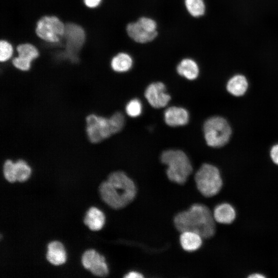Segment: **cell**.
Wrapping results in <instances>:
<instances>
[{
	"label": "cell",
	"instance_id": "27",
	"mask_svg": "<svg viewBox=\"0 0 278 278\" xmlns=\"http://www.w3.org/2000/svg\"><path fill=\"white\" fill-rule=\"evenodd\" d=\"M124 277L126 278H142L144 275L137 271H130L127 273Z\"/></svg>",
	"mask_w": 278,
	"mask_h": 278
},
{
	"label": "cell",
	"instance_id": "29",
	"mask_svg": "<svg viewBox=\"0 0 278 278\" xmlns=\"http://www.w3.org/2000/svg\"><path fill=\"white\" fill-rule=\"evenodd\" d=\"M39 72H42L41 71H39ZM42 73H45V72H42ZM50 74H55V73H50ZM61 75H63V74H61Z\"/></svg>",
	"mask_w": 278,
	"mask_h": 278
},
{
	"label": "cell",
	"instance_id": "23",
	"mask_svg": "<svg viewBox=\"0 0 278 278\" xmlns=\"http://www.w3.org/2000/svg\"><path fill=\"white\" fill-rule=\"evenodd\" d=\"M126 112L131 117H136L140 116L142 111V105L137 99L130 100L126 106Z\"/></svg>",
	"mask_w": 278,
	"mask_h": 278
},
{
	"label": "cell",
	"instance_id": "6",
	"mask_svg": "<svg viewBox=\"0 0 278 278\" xmlns=\"http://www.w3.org/2000/svg\"><path fill=\"white\" fill-rule=\"evenodd\" d=\"M125 31L134 42L139 44L148 43L158 36V23L152 18L142 16L136 21L127 23Z\"/></svg>",
	"mask_w": 278,
	"mask_h": 278
},
{
	"label": "cell",
	"instance_id": "2",
	"mask_svg": "<svg viewBox=\"0 0 278 278\" xmlns=\"http://www.w3.org/2000/svg\"><path fill=\"white\" fill-rule=\"evenodd\" d=\"M215 222L213 212L207 206L200 203L193 204L187 210L178 213L173 218L174 225L179 232H194L204 239L214 236Z\"/></svg>",
	"mask_w": 278,
	"mask_h": 278
},
{
	"label": "cell",
	"instance_id": "10",
	"mask_svg": "<svg viewBox=\"0 0 278 278\" xmlns=\"http://www.w3.org/2000/svg\"><path fill=\"white\" fill-rule=\"evenodd\" d=\"M145 96L148 103L154 108L165 107L171 99L166 92L165 84L161 82L150 84L145 91Z\"/></svg>",
	"mask_w": 278,
	"mask_h": 278
},
{
	"label": "cell",
	"instance_id": "9",
	"mask_svg": "<svg viewBox=\"0 0 278 278\" xmlns=\"http://www.w3.org/2000/svg\"><path fill=\"white\" fill-rule=\"evenodd\" d=\"M81 262L84 268L95 276L105 277L109 273L105 257L94 249L88 250L83 253Z\"/></svg>",
	"mask_w": 278,
	"mask_h": 278
},
{
	"label": "cell",
	"instance_id": "18",
	"mask_svg": "<svg viewBox=\"0 0 278 278\" xmlns=\"http://www.w3.org/2000/svg\"><path fill=\"white\" fill-rule=\"evenodd\" d=\"M26 62L31 63L39 56L37 47L30 43H24L18 45L14 49L13 56Z\"/></svg>",
	"mask_w": 278,
	"mask_h": 278
},
{
	"label": "cell",
	"instance_id": "22",
	"mask_svg": "<svg viewBox=\"0 0 278 278\" xmlns=\"http://www.w3.org/2000/svg\"><path fill=\"white\" fill-rule=\"evenodd\" d=\"M14 53V47L10 42L6 40H0V63L11 60Z\"/></svg>",
	"mask_w": 278,
	"mask_h": 278
},
{
	"label": "cell",
	"instance_id": "11",
	"mask_svg": "<svg viewBox=\"0 0 278 278\" xmlns=\"http://www.w3.org/2000/svg\"><path fill=\"white\" fill-rule=\"evenodd\" d=\"M189 113L184 108L172 106L167 108L164 112L166 124L171 127L182 126L189 121Z\"/></svg>",
	"mask_w": 278,
	"mask_h": 278
},
{
	"label": "cell",
	"instance_id": "20",
	"mask_svg": "<svg viewBox=\"0 0 278 278\" xmlns=\"http://www.w3.org/2000/svg\"><path fill=\"white\" fill-rule=\"evenodd\" d=\"M184 5L188 13L198 18L204 15L206 5L204 0H184Z\"/></svg>",
	"mask_w": 278,
	"mask_h": 278
},
{
	"label": "cell",
	"instance_id": "13",
	"mask_svg": "<svg viewBox=\"0 0 278 278\" xmlns=\"http://www.w3.org/2000/svg\"><path fill=\"white\" fill-rule=\"evenodd\" d=\"M213 214L216 222L227 224L232 223L235 220L236 212L231 204L222 203L215 206Z\"/></svg>",
	"mask_w": 278,
	"mask_h": 278
},
{
	"label": "cell",
	"instance_id": "19",
	"mask_svg": "<svg viewBox=\"0 0 278 278\" xmlns=\"http://www.w3.org/2000/svg\"><path fill=\"white\" fill-rule=\"evenodd\" d=\"M248 86V81L244 76L236 75L228 81L227 89L228 91L233 95L240 96L246 93Z\"/></svg>",
	"mask_w": 278,
	"mask_h": 278
},
{
	"label": "cell",
	"instance_id": "14",
	"mask_svg": "<svg viewBox=\"0 0 278 278\" xmlns=\"http://www.w3.org/2000/svg\"><path fill=\"white\" fill-rule=\"evenodd\" d=\"M47 260L51 264L58 266L66 260V252L63 245L58 241H53L47 245Z\"/></svg>",
	"mask_w": 278,
	"mask_h": 278
},
{
	"label": "cell",
	"instance_id": "16",
	"mask_svg": "<svg viewBox=\"0 0 278 278\" xmlns=\"http://www.w3.org/2000/svg\"><path fill=\"white\" fill-rule=\"evenodd\" d=\"M202 236L192 231L181 233L179 241L182 248L187 252H193L199 249L202 245Z\"/></svg>",
	"mask_w": 278,
	"mask_h": 278
},
{
	"label": "cell",
	"instance_id": "24",
	"mask_svg": "<svg viewBox=\"0 0 278 278\" xmlns=\"http://www.w3.org/2000/svg\"><path fill=\"white\" fill-rule=\"evenodd\" d=\"M3 173L6 180L13 183L16 180L15 164L10 160L5 161L3 165Z\"/></svg>",
	"mask_w": 278,
	"mask_h": 278
},
{
	"label": "cell",
	"instance_id": "25",
	"mask_svg": "<svg viewBox=\"0 0 278 278\" xmlns=\"http://www.w3.org/2000/svg\"><path fill=\"white\" fill-rule=\"evenodd\" d=\"M270 157L273 163L278 165V144L272 147L270 150Z\"/></svg>",
	"mask_w": 278,
	"mask_h": 278
},
{
	"label": "cell",
	"instance_id": "7",
	"mask_svg": "<svg viewBox=\"0 0 278 278\" xmlns=\"http://www.w3.org/2000/svg\"><path fill=\"white\" fill-rule=\"evenodd\" d=\"M203 132L207 144L214 148L225 145L231 135L229 124L224 118L219 116L207 119L203 125Z\"/></svg>",
	"mask_w": 278,
	"mask_h": 278
},
{
	"label": "cell",
	"instance_id": "26",
	"mask_svg": "<svg viewBox=\"0 0 278 278\" xmlns=\"http://www.w3.org/2000/svg\"><path fill=\"white\" fill-rule=\"evenodd\" d=\"M83 1L86 7L90 8H94L98 7L102 0H83Z\"/></svg>",
	"mask_w": 278,
	"mask_h": 278
},
{
	"label": "cell",
	"instance_id": "4",
	"mask_svg": "<svg viewBox=\"0 0 278 278\" xmlns=\"http://www.w3.org/2000/svg\"><path fill=\"white\" fill-rule=\"evenodd\" d=\"M161 161L167 166L166 173L168 179L179 185L185 183L193 170L188 157L181 150L164 151L161 155Z\"/></svg>",
	"mask_w": 278,
	"mask_h": 278
},
{
	"label": "cell",
	"instance_id": "15",
	"mask_svg": "<svg viewBox=\"0 0 278 278\" xmlns=\"http://www.w3.org/2000/svg\"><path fill=\"white\" fill-rule=\"evenodd\" d=\"M178 74L189 80H194L199 76V68L197 63L193 59H182L177 66Z\"/></svg>",
	"mask_w": 278,
	"mask_h": 278
},
{
	"label": "cell",
	"instance_id": "28",
	"mask_svg": "<svg viewBox=\"0 0 278 278\" xmlns=\"http://www.w3.org/2000/svg\"><path fill=\"white\" fill-rule=\"evenodd\" d=\"M249 278H265L266 276L259 273H253L248 276Z\"/></svg>",
	"mask_w": 278,
	"mask_h": 278
},
{
	"label": "cell",
	"instance_id": "21",
	"mask_svg": "<svg viewBox=\"0 0 278 278\" xmlns=\"http://www.w3.org/2000/svg\"><path fill=\"white\" fill-rule=\"evenodd\" d=\"M14 164L16 181L21 182L26 181L31 174L30 166L26 161L22 159L18 160Z\"/></svg>",
	"mask_w": 278,
	"mask_h": 278
},
{
	"label": "cell",
	"instance_id": "3",
	"mask_svg": "<svg viewBox=\"0 0 278 278\" xmlns=\"http://www.w3.org/2000/svg\"><path fill=\"white\" fill-rule=\"evenodd\" d=\"M86 132L89 141L96 144L119 132L124 127L125 117L117 112L109 118L91 114L86 117Z\"/></svg>",
	"mask_w": 278,
	"mask_h": 278
},
{
	"label": "cell",
	"instance_id": "5",
	"mask_svg": "<svg viewBox=\"0 0 278 278\" xmlns=\"http://www.w3.org/2000/svg\"><path fill=\"white\" fill-rule=\"evenodd\" d=\"M195 181L199 192L205 197L217 195L222 187L220 172L215 166L203 164L195 175Z\"/></svg>",
	"mask_w": 278,
	"mask_h": 278
},
{
	"label": "cell",
	"instance_id": "12",
	"mask_svg": "<svg viewBox=\"0 0 278 278\" xmlns=\"http://www.w3.org/2000/svg\"><path fill=\"white\" fill-rule=\"evenodd\" d=\"M133 64V60L131 56L125 51H120L112 57L110 66L113 72L123 73L130 70Z\"/></svg>",
	"mask_w": 278,
	"mask_h": 278
},
{
	"label": "cell",
	"instance_id": "17",
	"mask_svg": "<svg viewBox=\"0 0 278 278\" xmlns=\"http://www.w3.org/2000/svg\"><path fill=\"white\" fill-rule=\"evenodd\" d=\"M83 222L91 230L98 231L104 225L105 216L99 209L91 207L86 212Z\"/></svg>",
	"mask_w": 278,
	"mask_h": 278
},
{
	"label": "cell",
	"instance_id": "1",
	"mask_svg": "<svg viewBox=\"0 0 278 278\" xmlns=\"http://www.w3.org/2000/svg\"><path fill=\"white\" fill-rule=\"evenodd\" d=\"M99 192L102 201L110 207L119 210L131 203L137 194L134 182L123 171L111 172L101 183Z\"/></svg>",
	"mask_w": 278,
	"mask_h": 278
},
{
	"label": "cell",
	"instance_id": "8",
	"mask_svg": "<svg viewBox=\"0 0 278 278\" xmlns=\"http://www.w3.org/2000/svg\"><path fill=\"white\" fill-rule=\"evenodd\" d=\"M65 24L55 15H44L37 23V36L46 42H56L60 40L65 31Z\"/></svg>",
	"mask_w": 278,
	"mask_h": 278
}]
</instances>
